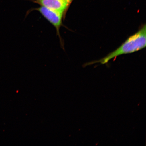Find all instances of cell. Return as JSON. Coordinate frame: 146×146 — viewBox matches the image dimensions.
Instances as JSON below:
<instances>
[{
  "mask_svg": "<svg viewBox=\"0 0 146 146\" xmlns=\"http://www.w3.org/2000/svg\"><path fill=\"white\" fill-rule=\"evenodd\" d=\"M146 25L138 31L129 37L116 50L98 61L102 64H106L118 56L132 53L145 48L146 44Z\"/></svg>",
  "mask_w": 146,
  "mask_h": 146,
  "instance_id": "cell-1",
  "label": "cell"
},
{
  "mask_svg": "<svg viewBox=\"0 0 146 146\" xmlns=\"http://www.w3.org/2000/svg\"><path fill=\"white\" fill-rule=\"evenodd\" d=\"M35 10L39 11L44 17L55 27L58 35H59L60 28L62 25V20L65 14L52 10L42 5Z\"/></svg>",
  "mask_w": 146,
  "mask_h": 146,
  "instance_id": "cell-2",
  "label": "cell"
},
{
  "mask_svg": "<svg viewBox=\"0 0 146 146\" xmlns=\"http://www.w3.org/2000/svg\"><path fill=\"white\" fill-rule=\"evenodd\" d=\"M73 0H36L35 3L65 14Z\"/></svg>",
  "mask_w": 146,
  "mask_h": 146,
  "instance_id": "cell-3",
  "label": "cell"
}]
</instances>
